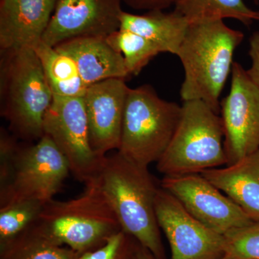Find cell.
Here are the masks:
<instances>
[{
  "label": "cell",
  "instance_id": "6da1fadb",
  "mask_svg": "<svg viewBox=\"0 0 259 259\" xmlns=\"http://www.w3.org/2000/svg\"><path fill=\"white\" fill-rule=\"evenodd\" d=\"M93 180L113 209L122 231L156 259H166L155 208L159 188L148 167L130 161L117 151L104 157Z\"/></svg>",
  "mask_w": 259,
  "mask_h": 259
},
{
  "label": "cell",
  "instance_id": "7a4b0ae2",
  "mask_svg": "<svg viewBox=\"0 0 259 259\" xmlns=\"http://www.w3.org/2000/svg\"><path fill=\"white\" fill-rule=\"evenodd\" d=\"M243 38V32L229 28L223 20L190 24L177 55L185 70L180 90L183 102L201 100L219 114L220 97Z\"/></svg>",
  "mask_w": 259,
  "mask_h": 259
},
{
  "label": "cell",
  "instance_id": "3957f363",
  "mask_svg": "<svg viewBox=\"0 0 259 259\" xmlns=\"http://www.w3.org/2000/svg\"><path fill=\"white\" fill-rule=\"evenodd\" d=\"M1 115L13 134L25 141L44 136V121L54 94L32 48L2 51Z\"/></svg>",
  "mask_w": 259,
  "mask_h": 259
},
{
  "label": "cell",
  "instance_id": "277c9868",
  "mask_svg": "<svg viewBox=\"0 0 259 259\" xmlns=\"http://www.w3.org/2000/svg\"><path fill=\"white\" fill-rule=\"evenodd\" d=\"M67 201H50L32 225L37 231L79 254L98 249L121 231L120 223L96 180Z\"/></svg>",
  "mask_w": 259,
  "mask_h": 259
},
{
  "label": "cell",
  "instance_id": "5b68a950",
  "mask_svg": "<svg viewBox=\"0 0 259 259\" xmlns=\"http://www.w3.org/2000/svg\"><path fill=\"white\" fill-rule=\"evenodd\" d=\"M228 164L224 128L219 114L201 100L184 102L180 122L157 161L166 177L200 174Z\"/></svg>",
  "mask_w": 259,
  "mask_h": 259
},
{
  "label": "cell",
  "instance_id": "8992f818",
  "mask_svg": "<svg viewBox=\"0 0 259 259\" xmlns=\"http://www.w3.org/2000/svg\"><path fill=\"white\" fill-rule=\"evenodd\" d=\"M181 114L182 106L160 98L152 87L129 88L117 151L141 166L157 163L171 142Z\"/></svg>",
  "mask_w": 259,
  "mask_h": 259
},
{
  "label": "cell",
  "instance_id": "52a82bcc",
  "mask_svg": "<svg viewBox=\"0 0 259 259\" xmlns=\"http://www.w3.org/2000/svg\"><path fill=\"white\" fill-rule=\"evenodd\" d=\"M67 159L49 136L21 146L8 185L0 189V206L23 199L47 203L54 199L69 175Z\"/></svg>",
  "mask_w": 259,
  "mask_h": 259
},
{
  "label": "cell",
  "instance_id": "ba28073f",
  "mask_svg": "<svg viewBox=\"0 0 259 259\" xmlns=\"http://www.w3.org/2000/svg\"><path fill=\"white\" fill-rule=\"evenodd\" d=\"M44 134L64 155L76 180L86 184L96 177L104 157L97 156L90 146L83 97L54 95L44 117Z\"/></svg>",
  "mask_w": 259,
  "mask_h": 259
},
{
  "label": "cell",
  "instance_id": "9c48e42d",
  "mask_svg": "<svg viewBox=\"0 0 259 259\" xmlns=\"http://www.w3.org/2000/svg\"><path fill=\"white\" fill-rule=\"evenodd\" d=\"M230 93L221 103L228 164L259 149V88L233 63Z\"/></svg>",
  "mask_w": 259,
  "mask_h": 259
},
{
  "label": "cell",
  "instance_id": "30bf717a",
  "mask_svg": "<svg viewBox=\"0 0 259 259\" xmlns=\"http://www.w3.org/2000/svg\"><path fill=\"white\" fill-rule=\"evenodd\" d=\"M161 187L178 199L191 215L223 236L254 222L201 174L165 176Z\"/></svg>",
  "mask_w": 259,
  "mask_h": 259
},
{
  "label": "cell",
  "instance_id": "8fae6325",
  "mask_svg": "<svg viewBox=\"0 0 259 259\" xmlns=\"http://www.w3.org/2000/svg\"><path fill=\"white\" fill-rule=\"evenodd\" d=\"M155 208L171 248V259H221L226 255L224 236L191 215L162 187L156 194Z\"/></svg>",
  "mask_w": 259,
  "mask_h": 259
},
{
  "label": "cell",
  "instance_id": "7c38bea8",
  "mask_svg": "<svg viewBox=\"0 0 259 259\" xmlns=\"http://www.w3.org/2000/svg\"><path fill=\"white\" fill-rule=\"evenodd\" d=\"M122 0H57L42 41L55 47L79 37H107L120 27Z\"/></svg>",
  "mask_w": 259,
  "mask_h": 259
},
{
  "label": "cell",
  "instance_id": "4fadbf2b",
  "mask_svg": "<svg viewBox=\"0 0 259 259\" xmlns=\"http://www.w3.org/2000/svg\"><path fill=\"white\" fill-rule=\"evenodd\" d=\"M125 80L110 79L94 83L88 87L83 96L90 146L100 158L120 148L126 97L129 90Z\"/></svg>",
  "mask_w": 259,
  "mask_h": 259
},
{
  "label": "cell",
  "instance_id": "5bb4252c",
  "mask_svg": "<svg viewBox=\"0 0 259 259\" xmlns=\"http://www.w3.org/2000/svg\"><path fill=\"white\" fill-rule=\"evenodd\" d=\"M57 0H1L2 51L34 49L42 41Z\"/></svg>",
  "mask_w": 259,
  "mask_h": 259
},
{
  "label": "cell",
  "instance_id": "9a60e30c",
  "mask_svg": "<svg viewBox=\"0 0 259 259\" xmlns=\"http://www.w3.org/2000/svg\"><path fill=\"white\" fill-rule=\"evenodd\" d=\"M55 49L74 60L88 87L104 80L125 79L130 76L123 56L108 44L106 37H75L61 42Z\"/></svg>",
  "mask_w": 259,
  "mask_h": 259
},
{
  "label": "cell",
  "instance_id": "2e32d148",
  "mask_svg": "<svg viewBox=\"0 0 259 259\" xmlns=\"http://www.w3.org/2000/svg\"><path fill=\"white\" fill-rule=\"evenodd\" d=\"M254 222H259V149L226 167L200 173Z\"/></svg>",
  "mask_w": 259,
  "mask_h": 259
},
{
  "label": "cell",
  "instance_id": "e0dca14e",
  "mask_svg": "<svg viewBox=\"0 0 259 259\" xmlns=\"http://www.w3.org/2000/svg\"><path fill=\"white\" fill-rule=\"evenodd\" d=\"M120 20V29L138 34L154 44L161 53L174 55L178 54L190 25L187 18L175 10H151L144 15L122 11Z\"/></svg>",
  "mask_w": 259,
  "mask_h": 259
},
{
  "label": "cell",
  "instance_id": "ac0fdd59",
  "mask_svg": "<svg viewBox=\"0 0 259 259\" xmlns=\"http://www.w3.org/2000/svg\"><path fill=\"white\" fill-rule=\"evenodd\" d=\"M44 74L54 95L61 97H83L88 86L81 76L74 60L59 52L55 47L41 41L34 48Z\"/></svg>",
  "mask_w": 259,
  "mask_h": 259
},
{
  "label": "cell",
  "instance_id": "d6986e66",
  "mask_svg": "<svg viewBox=\"0 0 259 259\" xmlns=\"http://www.w3.org/2000/svg\"><path fill=\"white\" fill-rule=\"evenodd\" d=\"M174 10L190 24L232 18L249 26L259 21V11L250 9L243 0H178Z\"/></svg>",
  "mask_w": 259,
  "mask_h": 259
},
{
  "label": "cell",
  "instance_id": "ffe728a7",
  "mask_svg": "<svg viewBox=\"0 0 259 259\" xmlns=\"http://www.w3.org/2000/svg\"><path fill=\"white\" fill-rule=\"evenodd\" d=\"M0 259H79V254L58 244L31 226L0 248Z\"/></svg>",
  "mask_w": 259,
  "mask_h": 259
},
{
  "label": "cell",
  "instance_id": "44dd1931",
  "mask_svg": "<svg viewBox=\"0 0 259 259\" xmlns=\"http://www.w3.org/2000/svg\"><path fill=\"white\" fill-rule=\"evenodd\" d=\"M46 204L37 199H23L0 206V248L31 226Z\"/></svg>",
  "mask_w": 259,
  "mask_h": 259
},
{
  "label": "cell",
  "instance_id": "7402d4cb",
  "mask_svg": "<svg viewBox=\"0 0 259 259\" xmlns=\"http://www.w3.org/2000/svg\"><path fill=\"white\" fill-rule=\"evenodd\" d=\"M106 39L108 44L123 56L130 76L139 74L153 58L161 53L152 42L128 30L119 29Z\"/></svg>",
  "mask_w": 259,
  "mask_h": 259
},
{
  "label": "cell",
  "instance_id": "603a6c76",
  "mask_svg": "<svg viewBox=\"0 0 259 259\" xmlns=\"http://www.w3.org/2000/svg\"><path fill=\"white\" fill-rule=\"evenodd\" d=\"M224 237L226 254L238 259H259V222L232 230Z\"/></svg>",
  "mask_w": 259,
  "mask_h": 259
},
{
  "label": "cell",
  "instance_id": "cb8c5ba5",
  "mask_svg": "<svg viewBox=\"0 0 259 259\" xmlns=\"http://www.w3.org/2000/svg\"><path fill=\"white\" fill-rule=\"evenodd\" d=\"M139 245L134 238L121 230L98 249L79 254V259H136Z\"/></svg>",
  "mask_w": 259,
  "mask_h": 259
},
{
  "label": "cell",
  "instance_id": "d4e9b609",
  "mask_svg": "<svg viewBox=\"0 0 259 259\" xmlns=\"http://www.w3.org/2000/svg\"><path fill=\"white\" fill-rule=\"evenodd\" d=\"M21 145L18 138L4 127L0 131V189L8 185L13 173L15 159Z\"/></svg>",
  "mask_w": 259,
  "mask_h": 259
},
{
  "label": "cell",
  "instance_id": "484cf974",
  "mask_svg": "<svg viewBox=\"0 0 259 259\" xmlns=\"http://www.w3.org/2000/svg\"><path fill=\"white\" fill-rule=\"evenodd\" d=\"M249 56L251 66L246 70L250 80L259 88V30L252 34L249 39Z\"/></svg>",
  "mask_w": 259,
  "mask_h": 259
},
{
  "label": "cell",
  "instance_id": "4316f807",
  "mask_svg": "<svg viewBox=\"0 0 259 259\" xmlns=\"http://www.w3.org/2000/svg\"><path fill=\"white\" fill-rule=\"evenodd\" d=\"M178 0H122L130 8L139 10H163L176 4Z\"/></svg>",
  "mask_w": 259,
  "mask_h": 259
},
{
  "label": "cell",
  "instance_id": "83f0119b",
  "mask_svg": "<svg viewBox=\"0 0 259 259\" xmlns=\"http://www.w3.org/2000/svg\"><path fill=\"white\" fill-rule=\"evenodd\" d=\"M136 259H156L149 250L140 244L137 251Z\"/></svg>",
  "mask_w": 259,
  "mask_h": 259
},
{
  "label": "cell",
  "instance_id": "f1b7e54d",
  "mask_svg": "<svg viewBox=\"0 0 259 259\" xmlns=\"http://www.w3.org/2000/svg\"><path fill=\"white\" fill-rule=\"evenodd\" d=\"M221 259H238L236 258V257L233 256V255H229V254H226L225 255L224 257H223V258Z\"/></svg>",
  "mask_w": 259,
  "mask_h": 259
},
{
  "label": "cell",
  "instance_id": "f546056e",
  "mask_svg": "<svg viewBox=\"0 0 259 259\" xmlns=\"http://www.w3.org/2000/svg\"><path fill=\"white\" fill-rule=\"evenodd\" d=\"M255 5H259V0H253Z\"/></svg>",
  "mask_w": 259,
  "mask_h": 259
}]
</instances>
